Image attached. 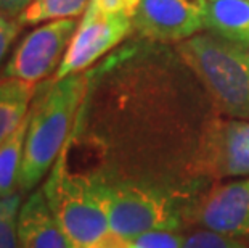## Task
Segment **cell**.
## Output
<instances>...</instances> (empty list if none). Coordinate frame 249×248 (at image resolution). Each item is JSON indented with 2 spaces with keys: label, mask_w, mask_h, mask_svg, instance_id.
Returning <instances> with one entry per match:
<instances>
[{
  "label": "cell",
  "mask_w": 249,
  "mask_h": 248,
  "mask_svg": "<svg viewBox=\"0 0 249 248\" xmlns=\"http://www.w3.org/2000/svg\"><path fill=\"white\" fill-rule=\"evenodd\" d=\"M219 114L249 121V49L214 34H196L177 45Z\"/></svg>",
  "instance_id": "cell-3"
},
{
  "label": "cell",
  "mask_w": 249,
  "mask_h": 248,
  "mask_svg": "<svg viewBox=\"0 0 249 248\" xmlns=\"http://www.w3.org/2000/svg\"><path fill=\"white\" fill-rule=\"evenodd\" d=\"M21 193L0 198V248H21L18 239V214Z\"/></svg>",
  "instance_id": "cell-15"
},
{
  "label": "cell",
  "mask_w": 249,
  "mask_h": 248,
  "mask_svg": "<svg viewBox=\"0 0 249 248\" xmlns=\"http://www.w3.org/2000/svg\"><path fill=\"white\" fill-rule=\"evenodd\" d=\"M182 248H249L243 239L209 229H196L185 237Z\"/></svg>",
  "instance_id": "cell-16"
},
{
  "label": "cell",
  "mask_w": 249,
  "mask_h": 248,
  "mask_svg": "<svg viewBox=\"0 0 249 248\" xmlns=\"http://www.w3.org/2000/svg\"><path fill=\"white\" fill-rule=\"evenodd\" d=\"M204 28L217 38L249 49V0H211Z\"/></svg>",
  "instance_id": "cell-11"
},
{
  "label": "cell",
  "mask_w": 249,
  "mask_h": 248,
  "mask_svg": "<svg viewBox=\"0 0 249 248\" xmlns=\"http://www.w3.org/2000/svg\"><path fill=\"white\" fill-rule=\"evenodd\" d=\"M192 226L249 239V176L213 184L196 203Z\"/></svg>",
  "instance_id": "cell-8"
},
{
  "label": "cell",
  "mask_w": 249,
  "mask_h": 248,
  "mask_svg": "<svg viewBox=\"0 0 249 248\" xmlns=\"http://www.w3.org/2000/svg\"><path fill=\"white\" fill-rule=\"evenodd\" d=\"M208 0H139L134 29L161 42L190 39L204 29Z\"/></svg>",
  "instance_id": "cell-9"
},
{
  "label": "cell",
  "mask_w": 249,
  "mask_h": 248,
  "mask_svg": "<svg viewBox=\"0 0 249 248\" xmlns=\"http://www.w3.org/2000/svg\"><path fill=\"white\" fill-rule=\"evenodd\" d=\"M86 248H93V247H92V245H89V247H86Z\"/></svg>",
  "instance_id": "cell-21"
},
{
  "label": "cell",
  "mask_w": 249,
  "mask_h": 248,
  "mask_svg": "<svg viewBox=\"0 0 249 248\" xmlns=\"http://www.w3.org/2000/svg\"><path fill=\"white\" fill-rule=\"evenodd\" d=\"M19 26L21 24L18 23V19L7 18L3 15H0V65H2L3 57L7 55L12 42L17 38Z\"/></svg>",
  "instance_id": "cell-19"
},
{
  "label": "cell",
  "mask_w": 249,
  "mask_h": 248,
  "mask_svg": "<svg viewBox=\"0 0 249 248\" xmlns=\"http://www.w3.org/2000/svg\"><path fill=\"white\" fill-rule=\"evenodd\" d=\"M190 174L209 186L249 176V121L213 116L196 142Z\"/></svg>",
  "instance_id": "cell-5"
},
{
  "label": "cell",
  "mask_w": 249,
  "mask_h": 248,
  "mask_svg": "<svg viewBox=\"0 0 249 248\" xmlns=\"http://www.w3.org/2000/svg\"><path fill=\"white\" fill-rule=\"evenodd\" d=\"M36 84L3 77L0 81V145L12 135L29 113Z\"/></svg>",
  "instance_id": "cell-12"
},
{
  "label": "cell",
  "mask_w": 249,
  "mask_h": 248,
  "mask_svg": "<svg viewBox=\"0 0 249 248\" xmlns=\"http://www.w3.org/2000/svg\"><path fill=\"white\" fill-rule=\"evenodd\" d=\"M86 86L87 76L72 75L37 87L29 107V126L18 177L19 193L36 189L53 168L81 112Z\"/></svg>",
  "instance_id": "cell-2"
},
{
  "label": "cell",
  "mask_w": 249,
  "mask_h": 248,
  "mask_svg": "<svg viewBox=\"0 0 249 248\" xmlns=\"http://www.w3.org/2000/svg\"><path fill=\"white\" fill-rule=\"evenodd\" d=\"M33 0H0V15L18 19V17L29 7Z\"/></svg>",
  "instance_id": "cell-20"
},
{
  "label": "cell",
  "mask_w": 249,
  "mask_h": 248,
  "mask_svg": "<svg viewBox=\"0 0 249 248\" xmlns=\"http://www.w3.org/2000/svg\"><path fill=\"white\" fill-rule=\"evenodd\" d=\"M183 232H146L130 239L129 248H182Z\"/></svg>",
  "instance_id": "cell-17"
},
{
  "label": "cell",
  "mask_w": 249,
  "mask_h": 248,
  "mask_svg": "<svg viewBox=\"0 0 249 248\" xmlns=\"http://www.w3.org/2000/svg\"><path fill=\"white\" fill-rule=\"evenodd\" d=\"M29 126V113L18 129L0 145V198L10 197L18 187V177Z\"/></svg>",
  "instance_id": "cell-13"
},
{
  "label": "cell",
  "mask_w": 249,
  "mask_h": 248,
  "mask_svg": "<svg viewBox=\"0 0 249 248\" xmlns=\"http://www.w3.org/2000/svg\"><path fill=\"white\" fill-rule=\"evenodd\" d=\"M90 0H33L18 17V23L39 24L45 21L76 18L87 10Z\"/></svg>",
  "instance_id": "cell-14"
},
{
  "label": "cell",
  "mask_w": 249,
  "mask_h": 248,
  "mask_svg": "<svg viewBox=\"0 0 249 248\" xmlns=\"http://www.w3.org/2000/svg\"><path fill=\"white\" fill-rule=\"evenodd\" d=\"M18 239L21 248H74L52 213L42 187L21 205Z\"/></svg>",
  "instance_id": "cell-10"
},
{
  "label": "cell",
  "mask_w": 249,
  "mask_h": 248,
  "mask_svg": "<svg viewBox=\"0 0 249 248\" xmlns=\"http://www.w3.org/2000/svg\"><path fill=\"white\" fill-rule=\"evenodd\" d=\"M89 176L107 213L109 232L125 239L146 232H183L192 228L196 203L209 189L166 187Z\"/></svg>",
  "instance_id": "cell-1"
},
{
  "label": "cell",
  "mask_w": 249,
  "mask_h": 248,
  "mask_svg": "<svg viewBox=\"0 0 249 248\" xmlns=\"http://www.w3.org/2000/svg\"><path fill=\"white\" fill-rule=\"evenodd\" d=\"M134 29V19L124 15H105L87 8L70 42L65 57L58 65L55 79L79 75L98 58L114 49Z\"/></svg>",
  "instance_id": "cell-7"
},
{
  "label": "cell",
  "mask_w": 249,
  "mask_h": 248,
  "mask_svg": "<svg viewBox=\"0 0 249 248\" xmlns=\"http://www.w3.org/2000/svg\"><path fill=\"white\" fill-rule=\"evenodd\" d=\"M77 29L74 18L55 19L39 26L15 49L3 70V77L37 84L60 65Z\"/></svg>",
  "instance_id": "cell-6"
},
{
  "label": "cell",
  "mask_w": 249,
  "mask_h": 248,
  "mask_svg": "<svg viewBox=\"0 0 249 248\" xmlns=\"http://www.w3.org/2000/svg\"><path fill=\"white\" fill-rule=\"evenodd\" d=\"M42 191L74 248H86L109 232L107 213L92 177L70 171L68 144L50 170Z\"/></svg>",
  "instance_id": "cell-4"
},
{
  "label": "cell",
  "mask_w": 249,
  "mask_h": 248,
  "mask_svg": "<svg viewBox=\"0 0 249 248\" xmlns=\"http://www.w3.org/2000/svg\"><path fill=\"white\" fill-rule=\"evenodd\" d=\"M87 8L105 15H124L134 19L139 0H90Z\"/></svg>",
  "instance_id": "cell-18"
}]
</instances>
